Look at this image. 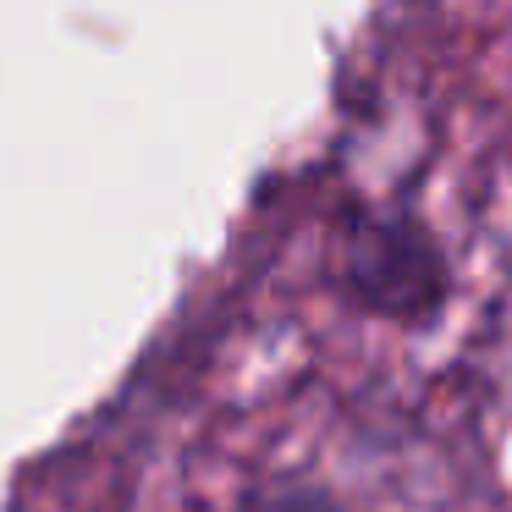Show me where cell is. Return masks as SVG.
<instances>
[{"label":"cell","instance_id":"6da1fadb","mask_svg":"<svg viewBox=\"0 0 512 512\" xmlns=\"http://www.w3.org/2000/svg\"><path fill=\"white\" fill-rule=\"evenodd\" d=\"M342 287L380 320H430L452 292V265L430 226L408 215H353L342 232Z\"/></svg>","mask_w":512,"mask_h":512},{"label":"cell","instance_id":"7a4b0ae2","mask_svg":"<svg viewBox=\"0 0 512 512\" xmlns=\"http://www.w3.org/2000/svg\"><path fill=\"white\" fill-rule=\"evenodd\" d=\"M243 512H347L342 501H331L325 490H265Z\"/></svg>","mask_w":512,"mask_h":512}]
</instances>
